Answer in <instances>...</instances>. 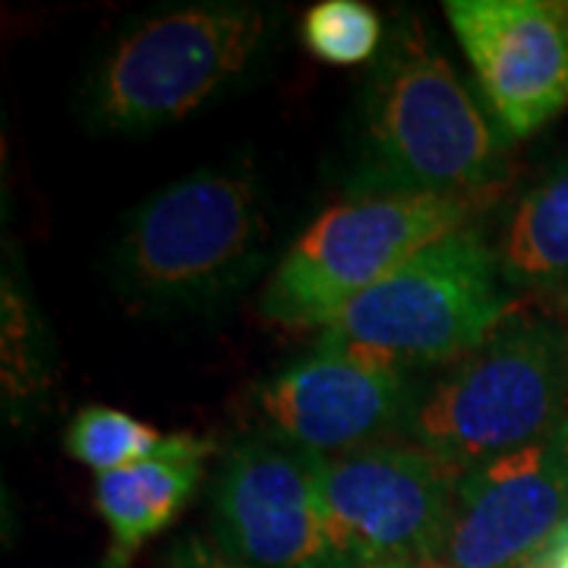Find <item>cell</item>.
<instances>
[{
	"instance_id": "4",
	"label": "cell",
	"mask_w": 568,
	"mask_h": 568,
	"mask_svg": "<svg viewBox=\"0 0 568 568\" xmlns=\"http://www.w3.org/2000/svg\"><path fill=\"white\" fill-rule=\"evenodd\" d=\"M515 306L496 246L467 224L342 306L320 332V347L407 376L424 366L462 364Z\"/></svg>"
},
{
	"instance_id": "10",
	"label": "cell",
	"mask_w": 568,
	"mask_h": 568,
	"mask_svg": "<svg viewBox=\"0 0 568 568\" xmlns=\"http://www.w3.org/2000/svg\"><path fill=\"white\" fill-rule=\"evenodd\" d=\"M477 85L508 140H528L568 108V3L446 0Z\"/></svg>"
},
{
	"instance_id": "8",
	"label": "cell",
	"mask_w": 568,
	"mask_h": 568,
	"mask_svg": "<svg viewBox=\"0 0 568 568\" xmlns=\"http://www.w3.org/2000/svg\"><path fill=\"white\" fill-rule=\"evenodd\" d=\"M212 537L244 568H342L325 528L320 455L272 433L241 439L212 487Z\"/></svg>"
},
{
	"instance_id": "14",
	"label": "cell",
	"mask_w": 568,
	"mask_h": 568,
	"mask_svg": "<svg viewBox=\"0 0 568 568\" xmlns=\"http://www.w3.org/2000/svg\"><path fill=\"white\" fill-rule=\"evenodd\" d=\"M164 439L168 436L159 433L152 424H145L126 410L104 405H89L77 410V417L70 420L67 433H63L67 452L80 465L92 467L95 477L159 455Z\"/></svg>"
},
{
	"instance_id": "12",
	"label": "cell",
	"mask_w": 568,
	"mask_h": 568,
	"mask_svg": "<svg viewBox=\"0 0 568 568\" xmlns=\"http://www.w3.org/2000/svg\"><path fill=\"white\" fill-rule=\"evenodd\" d=\"M212 455L209 439L168 436L159 455L95 477V508L111 534L104 568H126L136 549L162 534L193 499Z\"/></svg>"
},
{
	"instance_id": "19",
	"label": "cell",
	"mask_w": 568,
	"mask_h": 568,
	"mask_svg": "<svg viewBox=\"0 0 568 568\" xmlns=\"http://www.w3.org/2000/svg\"><path fill=\"white\" fill-rule=\"evenodd\" d=\"M383 568H446L439 562H398V566H383Z\"/></svg>"
},
{
	"instance_id": "16",
	"label": "cell",
	"mask_w": 568,
	"mask_h": 568,
	"mask_svg": "<svg viewBox=\"0 0 568 568\" xmlns=\"http://www.w3.org/2000/svg\"><path fill=\"white\" fill-rule=\"evenodd\" d=\"M39 328L29 316V306L20 287L10 278L3 282V386L7 398L22 402L39 388V354H36Z\"/></svg>"
},
{
	"instance_id": "7",
	"label": "cell",
	"mask_w": 568,
	"mask_h": 568,
	"mask_svg": "<svg viewBox=\"0 0 568 568\" xmlns=\"http://www.w3.org/2000/svg\"><path fill=\"white\" fill-rule=\"evenodd\" d=\"M455 484L458 470L405 443L320 455V499L338 566L436 562Z\"/></svg>"
},
{
	"instance_id": "9",
	"label": "cell",
	"mask_w": 568,
	"mask_h": 568,
	"mask_svg": "<svg viewBox=\"0 0 568 568\" xmlns=\"http://www.w3.org/2000/svg\"><path fill=\"white\" fill-rule=\"evenodd\" d=\"M568 525V424L458 474L439 566L521 568Z\"/></svg>"
},
{
	"instance_id": "3",
	"label": "cell",
	"mask_w": 568,
	"mask_h": 568,
	"mask_svg": "<svg viewBox=\"0 0 568 568\" xmlns=\"http://www.w3.org/2000/svg\"><path fill=\"white\" fill-rule=\"evenodd\" d=\"M265 231L256 171L209 164L126 215L111 250V275L133 306H212L260 272Z\"/></svg>"
},
{
	"instance_id": "17",
	"label": "cell",
	"mask_w": 568,
	"mask_h": 568,
	"mask_svg": "<svg viewBox=\"0 0 568 568\" xmlns=\"http://www.w3.org/2000/svg\"><path fill=\"white\" fill-rule=\"evenodd\" d=\"M162 568H244L224 559L215 547H209L203 537H181L164 552Z\"/></svg>"
},
{
	"instance_id": "5",
	"label": "cell",
	"mask_w": 568,
	"mask_h": 568,
	"mask_svg": "<svg viewBox=\"0 0 568 568\" xmlns=\"http://www.w3.org/2000/svg\"><path fill=\"white\" fill-rule=\"evenodd\" d=\"M568 424V325L508 316L484 345L417 395L414 446L465 474Z\"/></svg>"
},
{
	"instance_id": "15",
	"label": "cell",
	"mask_w": 568,
	"mask_h": 568,
	"mask_svg": "<svg viewBox=\"0 0 568 568\" xmlns=\"http://www.w3.org/2000/svg\"><path fill=\"white\" fill-rule=\"evenodd\" d=\"M301 39L323 63L357 67L379 54L386 29L379 13L364 0H320L304 13Z\"/></svg>"
},
{
	"instance_id": "6",
	"label": "cell",
	"mask_w": 568,
	"mask_h": 568,
	"mask_svg": "<svg viewBox=\"0 0 568 568\" xmlns=\"http://www.w3.org/2000/svg\"><path fill=\"white\" fill-rule=\"evenodd\" d=\"M493 200L433 193H347L284 250L260 310L282 328H320L426 246L467 227Z\"/></svg>"
},
{
	"instance_id": "18",
	"label": "cell",
	"mask_w": 568,
	"mask_h": 568,
	"mask_svg": "<svg viewBox=\"0 0 568 568\" xmlns=\"http://www.w3.org/2000/svg\"><path fill=\"white\" fill-rule=\"evenodd\" d=\"M521 568H568V525Z\"/></svg>"
},
{
	"instance_id": "11",
	"label": "cell",
	"mask_w": 568,
	"mask_h": 568,
	"mask_svg": "<svg viewBox=\"0 0 568 568\" xmlns=\"http://www.w3.org/2000/svg\"><path fill=\"white\" fill-rule=\"evenodd\" d=\"M253 402L272 436L316 455H345L407 426L417 395L405 373L316 347L260 383Z\"/></svg>"
},
{
	"instance_id": "13",
	"label": "cell",
	"mask_w": 568,
	"mask_h": 568,
	"mask_svg": "<svg viewBox=\"0 0 568 568\" xmlns=\"http://www.w3.org/2000/svg\"><path fill=\"white\" fill-rule=\"evenodd\" d=\"M496 263L506 287L568 313V159L515 203Z\"/></svg>"
},
{
	"instance_id": "2",
	"label": "cell",
	"mask_w": 568,
	"mask_h": 568,
	"mask_svg": "<svg viewBox=\"0 0 568 568\" xmlns=\"http://www.w3.org/2000/svg\"><path fill=\"white\" fill-rule=\"evenodd\" d=\"M275 29V10L246 0L145 13L95 61L82 114L102 133H152L186 121L260 67Z\"/></svg>"
},
{
	"instance_id": "1",
	"label": "cell",
	"mask_w": 568,
	"mask_h": 568,
	"mask_svg": "<svg viewBox=\"0 0 568 568\" xmlns=\"http://www.w3.org/2000/svg\"><path fill=\"white\" fill-rule=\"evenodd\" d=\"M364 89L361 159L347 193L496 200L506 145L420 17L392 26Z\"/></svg>"
}]
</instances>
